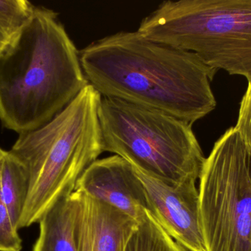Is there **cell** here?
Instances as JSON below:
<instances>
[{
	"mask_svg": "<svg viewBox=\"0 0 251 251\" xmlns=\"http://www.w3.org/2000/svg\"><path fill=\"white\" fill-rule=\"evenodd\" d=\"M77 251H125L138 223L117 208L74 192Z\"/></svg>",
	"mask_w": 251,
	"mask_h": 251,
	"instance_id": "cell-9",
	"label": "cell"
},
{
	"mask_svg": "<svg viewBox=\"0 0 251 251\" xmlns=\"http://www.w3.org/2000/svg\"><path fill=\"white\" fill-rule=\"evenodd\" d=\"M9 39L0 31V52L8 44Z\"/></svg>",
	"mask_w": 251,
	"mask_h": 251,
	"instance_id": "cell-16",
	"label": "cell"
},
{
	"mask_svg": "<svg viewBox=\"0 0 251 251\" xmlns=\"http://www.w3.org/2000/svg\"><path fill=\"white\" fill-rule=\"evenodd\" d=\"M35 7L26 0H0V31L9 41L30 22Z\"/></svg>",
	"mask_w": 251,
	"mask_h": 251,
	"instance_id": "cell-13",
	"label": "cell"
},
{
	"mask_svg": "<svg viewBox=\"0 0 251 251\" xmlns=\"http://www.w3.org/2000/svg\"><path fill=\"white\" fill-rule=\"evenodd\" d=\"M57 17L36 6L30 22L0 52V122L19 135L50 122L89 85Z\"/></svg>",
	"mask_w": 251,
	"mask_h": 251,
	"instance_id": "cell-2",
	"label": "cell"
},
{
	"mask_svg": "<svg viewBox=\"0 0 251 251\" xmlns=\"http://www.w3.org/2000/svg\"><path fill=\"white\" fill-rule=\"evenodd\" d=\"M75 192L105 202L129 215L137 222L150 205L135 168L113 155L93 162L76 182Z\"/></svg>",
	"mask_w": 251,
	"mask_h": 251,
	"instance_id": "cell-8",
	"label": "cell"
},
{
	"mask_svg": "<svg viewBox=\"0 0 251 251\" xmlns=\"http://www.w3.org/2000/svg\"><path fill=\"white\" fill-rule=\"evenodd\" d=\"M19 230L0 197V251H22Z\"/></svg>",
	"mask_w": 251,
	"mask_h": 251,
	"instance_id": "cell-14",
	"label": "cell"
},
{
	"mask_svg": "<svg viewBox=\"0 0 251 251\" xmlns=\"http://www.w3.org/2000/svg\"><path fill=\"white\" fill-rule=\"evenodd\" d=\"M74 193L54 201L38 221L39 236L32 251H77L75 239Z\"/></svg>",
	"mask_w": 251,
	"mask_h": 251,
	"instance_id": "cell-10",
	"label": "cell"
},
{
	"mask_svg": "<svg viewBox=\"0 0 251 251\" xmlns=\"http://www.w3.org/2000/svg\"><path fill=\"white\" fill-rule=\"evenodd\" d=\"M29 187V175L23 165L10 150L0 148V197L17 228Z\"/></svg>",
	"mask_w": 251,
	"mask_h": 251,
	"instance_id": "cell-11",
	"label": "cell"
},
{
	"mask_svg": "<svg viewBox=\"0 0 251 251\" xmlns=\"http://www.w3.org/2000/svg\"><path fill=\"white\" fill-rule=\"evenodd\" d=\"M236 129L247 147L249 159H251V83H249L239 110Z\"/></svg>",
	"mask_w": 251,
	"mask_h": 251,
	"instance_id": "cell-15",
	"label": "cell"
},
{
	"mask_svg": "<svg viewBox=\"0 0 251 251\" xmlns=\"http://www.w3.org/2000/svg\"><path fill=\"white\" fill-rule=\"evenodd\" d=\"M125 251H188L171 238L146 212L126 247Z\"/></svg>",
	"mask_w": 251,
	"mask_h": 251,
	"instance_id": "cell-12",
	"label": "cell"
},
{
	"mask_svg": "<svg viewBox=\"0 0 251 251\" xmlns=\"http://www.w3.org/2000/svg\"><path fill=\"white\" fill-rule=\"evenodd\" d=\"M150 205V214L164 231L188 251H206L196 181L165 182L136 169Z\"/></svg>",
	"mask_w": 251,
	"mask_h": 251,
	"instance_id": "cell-7",
	"label": "cell"
},
{
	"mask_svg": "<svg viewBox=\"0 0 251 251\" xmlns=\"http://www.w3.org/2000/svg\"><path fill=\"white\" fill-rule=\"evenodd\" d=\"M199 180L206 251H251L249 153L235 127L217 140Z\"/></svg>",
	"mask_w": 251,
	"mask_h": 251,
	"instance_id": "cell-6",
	"label": "cell"
},
{
	"mask_svg": "<svg viewBox=\"0 0 251 251\" xmlns=\"http://www.w3.org/2000/svg\"><path fill=\"white\" fill-rule=\"evenodd\" d=\"M137 32L251 83V0L165 1Z\"/></svg>",
	"mask_w": 251,
	"mask_h": 251,
	"instance_id": "cell-5",
	"label": "cell"
},
{
	"mask_svg": "<svg viewBox=\"0 0 251 251\" xmlns=\"http://www.w3.org/2000/svg\"><path fill=\"white\" fill-rule=\"evenodd\" d=\"M101 97L89 84L50 122L19 134L10 151L26 169L30 187L19 230L38 223L54 201L72 195L82 174L104 152Z\"/></svg>",
	"mask_w": 251,
	"mask_h": 251,
	"instance_id": "cell-3",
	"label": "cell"
},
{
	"mask_svg": "<svg viewBox=\"0 0 251 251\" xmlns=\"http://www.w3.org/2000/svg\"><path fill=\"white\" fill-rule=\"evenodd\" d=\"M98 115L104 152L165 182L200 178L206 158L191 124L156 109L107 97H101Z\"/></svg>",
	"mask_w": 251,
	"mask_h": 251,
	"instance_id": "cell-4",
	"label": "cell"
},
{
	"mask_svg": "<svg viewBox=\"0 0 251 251\" xmlns=\"http://www.w3.org/2000/svg\"><path fill=\"white\" fill-rule=\"evenodd\" d=\"M249 173H250V176L251 178V159H249Z\"/></svg>",
	"mask_w": 251,
	"mask_h": 251,
	"instance_id": "cell-17",
	"label": "cell"
},
{
	"mask_svg": "<svg viewBox=\"0 0 251 251\" xmlns=\"http://www.w3.org/2000/svg\"><path fill=\"white\" fill-rule=\"evenodd\" d=\"M85 78L101 97L165 112L193 125L215 110L218 70L194 53L119 32L79 51Z\"/></svg>",
	"mask_w": 251,
	"mask_h": 251,
	"instance_id": "cell-1",
	"label": "cell"
}]
</instances>
